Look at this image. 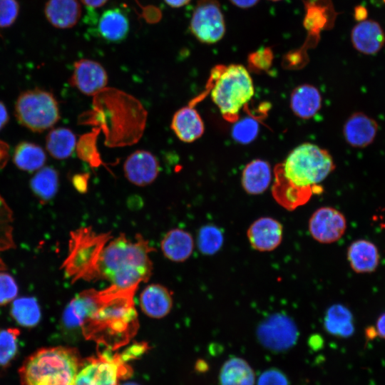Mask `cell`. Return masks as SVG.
Masks as SVG:
<instances>
[{"label": "cell", "instance_id": "20", "mask_svg": "<svg viewBox=\"0 0 385 385\" xmlns=\"http://www.w3.org/2000/svg\"><path fill=\"white\" fill-rule=\"evenodd\" d=\"M139 302L143 313L154 319L165 317L173 306V299L169 290L158 284H151L145 287L140 293Z\"/></svg>", "mask_w": 385, "mask_h": 385}, {"label": "cell", "instance_id": "45", "mask_svg": "<svg viewBox=\"0 0 385 385\" xmlns=\"http://www.w3.org/2000/svg\"><path fill=\"white\" fill-rule=\"evenodd\" d=\"M171 7L179 8L188 4L191 0H164Z\"/></svg>", "mask_w": 385, "mask_h": 385}, {"label": "cell", "instance_id": "3", "mask_svg": "<svg viewBox=\"0 0 385 385\" xmlns=\"http://www.w3.org/2000/svg\"><path fill=\"white\" fill-rule=\"evenodd\" d=\"M334 168L327 150L310 143L301 144L275 166L272 196L279 205L292 211L322 192L320 183Z\"/></svg>", "mask_w": 385, "mask_h": 385}, {"label": "cell", "instance_id": "6", "mask_svg": "<svg viewBox=\"0 0 385 385\" xmlns=\"http://www.w3.org/2000/svg\"><path fill=\"white\" fill-rule=\"evenodd\" d=\"M14 113L21 125L35 133L50 129L60 118L59 106L55 96L38 88L24 91L19 95Z\"/></svg>", "mask_w": 385, "mask_h": 385}, {"label": "cell", "instance_id": "34", "mask_svg": "<svg viewBox=\"0 0 385 385\" xmlns=\"http://www.w3.org/2000/svg\"><path fill=\"white\" fill-rule=\"evenodd\" d=\"M232 130L233 138L240 143H249L257 136L259 125L256 120L251 118H246L237 120L235 122Z\"/></svg>", "mask_w": 385, "mask_h": 385}, {"label": "cell", "instance_id": "36", "mask_svg": "<svg viewBox=\"0 0 385 385\" xmlns=\"http://www.w3.org/2000/svg\"><path fill=\"white\" fill-rule=\"evenodd\" d=\"M274 58L271 47H263L250 53L247 58L248 65L253 71H264L272 65Z\"/></svg>", "mask_w": 385, "mask_h": 385}, {"label": "cell", "instance_id": "26", "mask_svg": "<svg viewBox=\"0 0 385 385\" xmlns=\"http://www.w3.org/2000/svg\"><path fill=\"white\" fill-rule=\"evenodd\" d=\"M77 140L73 132L67 128L51 129L46 137V149L55 159L69 158L76 148Z\"/></svg>", "mask_w": 385, "mask_h": 385}, {"label": "cell", "instance_id": "29", "mask_svg": "<svg viewBox=\"0 0 385 385\" xmlns=\"http://www.w3.org/2000/svg\"><path fill=\"white\" fill-rule=\"evenodd\" d=\"M324 328L329 334L339 337H349L354 332L353 316L345 306L336 304L327 311Z\"/></svg>", "mask_w": 385, "mask_h": 385}, {"label": "cell", "instance_id": "24", "mask_svg": "<svg viewBox=\"0 0 385 385\" xmlns=\"http://www.w3.org/2000/svg\"><path fill=\"white\" fill-rule=\"evenodd\" d=\"M272 180L270 164L263 160L255 159L245 167L242 173V185L249 194L258 195L265 192Z\"/></svg>", "mask_w": 385, "mask_h": 385}, {"label": "cell", "instance_id": "44", "mask_svg": "<svg viewBox=\"0 0 385 385\" xmlns=\"http://www.w3.org/2000/svg\"><path fill=\"white\" fill-rule=\"evenodd\" d=\"M86 6L96 9L103 6L108 0H80Z\"/></svg>", "mask_w": 385, "mask_h": 385}, {"label": "cell", "instance_id": "28", "mask_svg": "<svg viewBox=\"0 0 385 385\" xmlns=\"http://www.w3.org/2000/svg\"><path fill=\"white\" fill-rule=\"evenodd\" d=\"M46 161L45 151L36 143L23 141L14 150L13 162L21 170L36 172L44 166Z\"/></svg>", "mask_w": 385, "mask_h": 385}, {"label": "cell", "instance_id": "5", "mask_svg": "<svg viewBox=\"0 0 385 385\" xmlns=\"http://www.w3.org/2000/svg\"><path fill=\"white\" fill-rule=\"evenodd\" d=\"M211 98L222 117L235 123L241 109L252 99L254 85L247 68L240 64L217 65L208 81Z\"/></svg>", "mask_w": 385, "mask_h": 385}, {"label": "cell", "instance_id": "25", "mask_svg": "<svg viewBox=\"0 0 385 385\" xmlns=\"http://www.w3.org/2000/svg\"><path fill=\"white\" fill-rule=\"evenodd\" d=\"M220 385H254L255 375L252 368L243 359L233 357L227 360L221 367Z\"/></svg>", "mask_w": 385, "mask_h": 385}, {"label": "cell", "instance_id": "7", "mask_svg": "<svg viewBox=\"0 0 385 385\" xmlns=\"http://www.w3.org/2000/svg\"><path fill=\"white\" fill-rule=\"evenodd\" d=\"M133 354L136 352L130 351L125 356L103 353L82 361L73 385H119L120 379L130 371L125 361Z\"/></svg>", "mask_w": 385, "mask_h": 385}, {"label": "cell", "instance_id": "19", "mask_svg": "<svg viewBox=\"0 0 385 385\" xmlns=\"http://www.w3.org/2000/svg\"><path fill=\"white\" fill-rule=\"evenodd\" d=\"M171 128L183 142L192 143L205 131L204 123L198 112L191 106L178 110L172 119Z\"/></svg>", "mask_w": 385, "mask_h": 385}, {"label": "cell", "instance_id": "14", "mask_svg": "<svg viewBox=\"0 0 385 385\" xmlns=\"http://www.w3.org/2000/svg\"><path fill=\"white\" fill-rule=\"evenodd\" d=\"M283 227L277 220L262 217L249 227L247 236L252 247L260 252L276 249L282 240Z\"/></svg>", "mask_w": 385, "mask_h": 385}, {"label": "cell", "instance_id": "9", "mask_svg": "<svg viewBox=\"0 0 385 385\" xmlns=\"http://www.w3.org/2000/svg\"><path fill=\"white\" fill-rule=\"evenodd\" d=\"M257 335L264 347L279 352L286 351L295 344L298 331L289 317L274 314L259 326Z\"/></svg>", "mask_w": 385, "mask_h": 385}, {"label": "cell", "instance_id": "37", "mask_svg": "<svg viewBox=\"0 0 385 385\" xmlns=\"http://www.w3.org/2000/svg\"><path fill=\"white\" fill-rule=\"evenodd\" d=\"M19 13V4L16 0H0V29L13 25Z\"/></svg>", "mask_w": 385, "mask_h": 385}, {"label": "cell", "instance_id": "2", "mask_svg": "<svg viewBox=\"0 0 385 385\" xmlns=\"http://www.w3.org/2000/svg\"><path fill=\"white\" fill-rule=\"evenodd\" d=\"M137 288L111 285L103 290H85L65 308L62 324L79 329L83 336L108 349L126 344L136 334L138 324L133 296Z\"/></svg>", "mask_w": 385, "mask_h": 385}, {"label": "cell", "instance_id": "11", "mask_svg": "<svg viewBox=\"0 0 385 385\" xmlns=\"http://www.w3.org/2000/svg\"><path fill=\"white\" fill-rule=\"evenodd\" d=\"M346 229L344 215L332 207L315 210L309 220V232L317 242L329 244L338 241Z\"/></svg>", "mask_w": 385, "mask_h": 385}, {"label": "cell", "instance_id": "31", "mask_svg": "<svg viewBox=\"0 0 385 385\" xmlns=\"http://www.w3.org/2000/svg\"><path fill=\"white\" fill-rule=\"evenodd\" d=\"M13 223V212L0 195V271L6 269V265L1 257L2 253L15 246Z\"/></svg>", "mask_w": 385, "mask_h": 385}, {"label": "cell", "instance_id": "12", "mask_svg": "<svg viewBox=\"0 0 385 385\" xmlns=\"http://www.w3.org/2000/svg\"><path fill=\"white\" fill-rule=\"evenodd\" d=\"M108 74L98 62L82 58L73 64L69 83L86 96H95L106 89Z\"/></svg>", "mask_w": 385, "mask_h": 385}, {"label": "cell", "instance_id": "38", "mask_svg": "<svg viewBox=\"0 0 385 385\" xmlns=\"http://www.w3.org/2000/svg\"><path fill=\"white\" fill-rule=\"evenodd\" d=\"M257 385H289V381L282 371L277 369H270L259 376Z\"/></svg>", "mask_w": 385, "mask_h": 385}, {"label": "cell", "instance_id": "1", "mask_svg": "<svg viewBox=\"0 0 385 385\" xmlns=\"http://www.w3.org/2000/svg\"><path fill=\"white\" fill-rule=\"evenodd\" d=\"M153 249L138 235L112 237L82 227L71 234L62 267L66 276L77 280L106 279L122 289L137 288L151 274Z\"/></svg>", "mask_w": 385, "mask_h": 385}, {"label": "cell", "instance_id": "13", "mask_svg": "<svg viewBox=\"0 0 385 385\" xmlns=\"http://www.w3.org/2000/svg\"><path fill=\"white\" fill-rule=\"evenodd\" d=\"M123 170L129 182L142 187L151 184L157 178L160 165L157 158L152 153L138 150L126 158Z\"/></svg>", "mask_w": 385, "mask_h": 385}, {"label": "cell", "instance_id": "4", "mask_svg": "<svg viewBox=\"0 0 385 385\" xmlns=\"http://www.w3.org/2000/svg\"><path fill=\"white\" fill-rule=\"evenodd\" d=\"M73 347L40 348L30 354L19 369L21 385H73L82 364Z\"/></svg>", "mask_w": 385, "mask_h": 385}, {"label": "cell", "instance_id": "17", "mask_svg": "<svg viewBox=\"0 0 385 385\" xmlns=\"http://www.w3.org/2000/svg\"><path fill=\"white\" fill-rule=\"evenodd\" d=\"M129 29L128 19L118 8L105 10L97 19V34L108 42L120 43L124 41Z\"/></svg>", "mask_w": 385, "mask_h": 385}, {"label": "cell", "instance_id": "23", "mask_svg": "<svg viewBox=\"0 0 385 385\" xmlns=\"http://www.w3.org/2000/svg\"><path fill=\"white\" fill-rule=\"evenodd\" d=\"M321 104L320 93L314 86H298L291 93V109L300 118L308 119L314 116L320 109Z\"/></svg>", "mask_w": 385, "mask_h": 385}, {"label": "cell", "instance_id": "30", "mask_svg": "<svg viewBox=\"0 0 385 385\" xmlns=\"http://www.w3.org/2000/svg\"><path fill=\"white\" fill-rule=\"evenodd\" d=\"M11 302L10 314L19 325L31 328L38 324L41 319V312L35 297H19Z\"/></svg>", "mask_w": 385, "mask_h": 385}, {"label": "cell", "instance_id": "21", "mask_svg": "<svg viewBox=\"0 0 385 385\" xmlns=\"http://www.w3.org/2000/svg\"><path fill=\"white\" fill-rule=\"evenodd\" d=\"M347 260L356 273H371L379 263L377 247L371 241L360 239L354 241L348 247Z\"/></svg>", "mask_w": 385, "mask_h": 385}, {"label": "cell", "instance_id": "27", "mask_svg": "<svg viewBox=\"0 0 385 385\" xmlns=\"http://www.w3.org/2000/svg\"><path fill=\"white\" fill-rule=\"evenodd\" d=\"M34 195L41 203H46L56 195L59 186L58 171L52 167L43 166L35 172L29 182Z\"/></svg>", "mask_w": 385, "mask_h": 385}, {"label": "cell", "instance_id": "48", "mask_svg": "<svg viewBox=\"0 0 385 385\" xmlns=\"http://www.w3.org/2000/svg\"><path fill=\"white\" fill-rule=\"evenodd\" d=\"M270 1H281V0H270Z\"/></svg>", "mask_w": 385, "mask_h": 385}, {"label": "cell", "instance_id": "47", "mask_svg": "<svg viewBox=\"0 0 385 385\" xmlns=\"http://www.w3.org/2000/svg\"><path fill=\"white\" fill-rule=\"evenodd\" d=\"M122 385H138V384H137L136 383H134V382H128V383L123 384Z\"/></svg>", "mask_w": 385, "mask_h": 385}, {"label": "cell", "instance_id": "40", "mask_svg": "<svg viewBox=\"0 0 385 385\" xmlns=\"http://www.w3.org/2000/svg\"><path fill=\"white\" fill-rule=\"evenodd\" d=\"M9 158V148L7 143L0 140V168L4 167Z\"/></svg>", "mask_w": 385, "mask_h": 385}, {"label": "cell", "instance_id": "43", "mask_svg": "<svg viewBox=\"0 0 385 385\" xmlns=\"http://www.w3.org/2000/svg\"><path fill=\"white\" fill-rule=\"evenodd\" d=\"M9 121V113L5 105L0 101V130H2Z\"/></svg>", "mask_w": 385, "mask_h": 385}, {"label": "cell", "instance_id": "35", "mask_svg": "<svg viewBox=\"0 0 385 385\" xmlns=\"http://www.w3.org/2000/svg\"><path fill=\"white\" fill-rule=\"evenodd\" d=\"M18 292L19 287L14 278L4 270L0 271V306L14 300Z\"/></svg>", "mask_w": 385, "mask_h": 385}, {"label": "cell", "instance_id": "42", "mask_svg": "<svg viewBox=\"0 0 385 385\" xmlns=\"http://www.w3.org/2000/svg\"><path fill=\"white\" fill-rule=\"evenodd\" d=\"M234 6L248 9L255 6L260 0H229Z\"/></svg>", "mask_w": 385, "mask_h": 385}, {"label": "cell", "instance_id": "18", "mask_svg": "<svg viewBox=\"0 0 385 385\" xmlns=\"http://www.w3.org/2000/svg\"><path fill=\"white\" fill-rule=\"evenodd\" d=\"M44 14L53 27L71 29L81 18V6L78 0H48L44 6Z\"/></svg>", "mask_w": 385, "mask_h": 385}, {"label": "cell", "instance_id": "8", "mask_svg": "<svg viewBox=\"0 0 385 385\" xmlns=\"http://www.w3.org/2000/svg\"><path fill=\"white\" fill-rule=\"evenodd\" d=\"M192 34L201 43L212 44L225 34V21L217 0H198L190 22Z\"/></svg>", "mask_w": 385, "mask_h": 385}, {"label": "cell", "instance_id": "22", "mask_svg": "<svg viewBox=\"0 0 385 385\" xmlns=\"http://www.w3.org/2000/svg\"><path fill=\"white\" fill-rule=\"evenodd\" d=\"M160 247L166 258L173 262H181L192 255L194 241L188 232L175 228L165 234L160 242Z\"/></svg>", "mask_w": 385, "mask_h": 385}, {"label": "cell", "instance_id": "46", "mask_svg": "<svg viewBox=\"0 0 385 385\" xmlns=\"http://www.w3.org/2000/svg\"><path fill=\"white\" fill-rule=\"evenodd\" d=\"M366 16V9L364 7L358 6L355 9V19L359 21H364Z\"/></svg>", "mask_w": 385, "mask_h": 385}, {"label": "cell", "instance_id": "33", "mask_svg": "<svg viewBox=\"0 0 385 385\" xmlns=\"http://www.w3.org/2000/svg\"><path fill=\"white\" fill-rule=\"evenodd\" d=\"M223 243L222 231L213 225L202 227L197 234V244L201 253L211 255L216 253Z\"/></svg>", "mask_w": 385, "mask_h": 385}, {"label": "cell", "instance_id": "15", "mask_svg": "<svg viewBox=\"0 0 385 385\" xmlns=\"http://www.w3.org/2000/svg\"><path fill=\"white\" fill-rule=\"evenodd\" d=\"M378 128V123L374 118L362 112H356L344 123L343 135L351 146L363 148L374 142Z\"/></svg>", "mask_w": 385, "mask_h": 385}, {"label": "cell", "instance_id": "10", "mask_svg": "<svg viewBox=\"0 0 385 385\" xmlns=\"http://www.w3.org/2000/svg\"><path fill=\"white\" fill-rule=\"evenodd\" d=\"M305 15L303 26L308 32L303 48L316 46L322 31L331 29L337 16L331 0H302Z\"/></svg>", "mask_w": 385, "mask_h": 385}, {"label": "cell", "instance_id": "41", "mask_svg": "<svg viewBox=\"0 0 385 385\" xmlns=\"http://www.w3.org/2000/svg\"><path fill=\"white\" fill-rule=\"evenodd\" d=\"M376 332L380 337L385 339V312L377 319Z\"/></svg>", "mask_w": 385, "mask_h": 385}, {"label": "cell", "instance_id": "39", "mask_svg": "<svg viewBox=\"0 0 385 385\" xmlns=\"http://www.w3.org/2000/svg\"><path fill=\"white\" fill-rule=\"evenodd\" d=\"M307 58L306 50L304 48L292 51L287 53L284 58L287 65L297 66L302 65L303 61Z\"/></svg>", "mask_w": 385, "mask_h": 385}, {"label": "cell", "instance_id": "32", "mask_svg": "<svg viewBox=\"0 0 385 385\" xmlns=\"http://www.w3.org/2000/svg\"><path fill=\"white\" fill-rule=\"evenodd\" d=\"M19 335L20 331L16 327L0 329V367H7L15 359Z\"/></svg>", "mask_w": 385, "mask_h": 385}, {"label": "cell", "instance_id": "16", "mask_svg": "<svg viewBox=\"0 0 385 385\" xmlns=\"http://www.w3.org/2000/svg\"><path fill=\"white\" fill-rule=\"evenodd\" d=\"M351 39L357 51L371 55L377 53L384 46L385 34L377 22L364 20L353 28Z\"/></svg>", "mask_w": 385, "mask_h": 385}]
</instances>
